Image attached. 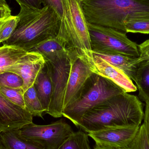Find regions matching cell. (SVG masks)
Masks as SVG:
<instances>
[{
  "label": "cell",
  "mask_w": 149,
  "mask_h": 149,
  "mask_svg": "<svg viewBox=\"0 0 149 149\" xmlns=\"http://www.w3.org/2000/svg\"><path fill=\"white\" fill-rule=\"evenodd\" d=\"M143 117V107L139 98L124 92L86 113L78 128L88 133L107 127H139Z\"/></svg>",
  "instance_id": "cell-1"
},
{
  "label": "cell",
  "mask_w": 149,
  "mask_h": 149,
  "mask_svg": "<svg viewBox=\"0 0 149 149\" xmlns=\"http://www.w3.org/2000/svg\"><path fill=\"white\" fill-rule=\"evenodd\" d=\"M20 7L16 27L3 45L19 47L28 52L37 45L58 36L61 21L52 9L48 6L40 9Z\"/></svg>",
  "instance_id": "cell-2"
},
{
  "label": "cell",
  "mask_w": 149,
  "mask_h": 149,
  "mask_svg": "<svg viewBox=\"0 0 149 149\" xmlns=\"http://www.w3.org/2000/svg\"><path fill=\"white\" fill-rule=\"evenodd\" d=\"M87 22L125 33L127 18L149 16V0H81Z\"/></svg>",
  "instance_id": "cell-3"
},
{
  "label": "cell",
  "mask_w": 149,
  "mask_h": 149,
  "mask_svg": "<svg viewBox=\"0 0 149 149\" xmlns=\"http://www.w3.org/2000/svg\"><path fill=\"white\" fill-rule=\"evenodd\" d=\"M81 0H64V15L58 36L66 43L70 53H73L92 65L93 54L88 22Z\"/></svg>",
  "instance_id": "cell-4"
},
{
  "label": "cell",
  "mask_w": 149,
  "mask_h": 149,
  "mask_svg": "<svg viewBox=\"0 0 149 149\" xmlns=\"http://www.w3.org/2000/svg\"><path fill=\"white\" fill-rule=\"evenodd\" d=\"M125 92L112 81L93 73L87 81L80 96L63 111V116L78 127L83 116L108 99Z\"/></svg>",
  "instance_id": "cell-5"
},
{
  "label": "cell",
  "mask_w": 149,
  "mask_h": 149,
  "mask_svg": "<svg viewBox=\"0 0 149 149\" xmlns=\"http://www.w3.org/2000/svg\"><path fill=\"white\" fill-rule=\"evenodd\" d=\"M91 49L94 53H113L138 58V45L126 34L107 27L88 23Z\"/></svg>",
  "instance_id": "cell-6"
},
{
  "label": "cell",
  "mask_w": 149,
  "mask_h": 149,
  "mask_svg": "<svg viewBox=\"0 0 149 149\" xmlns=\"http://www.w3.org/2000/svg\"><path fill=\"white\" fill-rule=\"evenodd\" d=\"M23 137L40 144L45 149H58L74 133L63 119L51 124L39 125L33 122L20 129Z\"/></svg>",
  "instance_id": "cell-7"
},
{
  "label": "cell",
  "mask_w": 149,
  "mask_h": 149,
  "mask_svg": "<svg viewBox=\"0 0 149 149\" xmlns=\"http://www.w3.org/2000/svg\"><path fill=\"white\" fill-rule=\"evenodd\" d=\"M70 54L53 62L45 61L49 65L52 83L51 99L45 114L54 118L63 116L64 98L70 70Z\"/></svg>",
  "instance_id": "cell-8"
},
{
  "label": "cell",
  "mask_w": 149,
  "mask_h": 149,
  "mask_svg": "<svg viewBox=\"0 0 149 149\" xmlns=\"http://www.w3.org/2000/svg\"><path fill=\"white\" fill-rule=\"evenodd\" d=\"M70 55V70L64 98L63 110L79 99L87 81L94 73L90 65L83 59L74 53Z\"/></svg>",
  "instance_id": "cell-9"
},
{
  "label": "cell",
  "mask_w": 149,
  "mask_h": 149,
  "mask_svg": "<svg viewBox=\"0 0 149 149\" xmlns=\"http://www.w3.org/2000/svg\"><path fill=\"white\" fill-rule=\"evenodd\" d=\"M139 127H107L88 133L100 147L112 148L129 147L138 133Z\"/></svg>",
  "instance_id": "cell-10"
},
{
  "label": "cell",
  "mask_w": 149,
  "mask_h": 149,
  "mask_svg": "<svg viewBox=\"0 0 149 149\" xmlns=\"http://www.w3.org/2000/svg\"><path fill=\"white\" fill-rule=\"evenodd\" d=\"M33 116L9 100L0 92V133L20 129L33 122Z\"/></svg>",
  "instance_id": "cell-11"
},
{
  "label": "cell",
  "mask_w": 149,
  "mask_h": 149,
  "mask_svg": "<svg viewBox=\"0 0 149 149\" xmlns=\"http://www.w3.org/2000/svg\"><path fill=\"white\" fill-rule=\"evenodd\" d=\"M45 63V60L42 55L37 52H29L18 63L8 69L7 72H13L22 77L23 81L22 89L24 93L33 86L38 73Z\"/></svg>",
  "instance_id": "cell-12"
},
{
  "label": "cell",
  "mask_w": 149,
  "mask_h": 149,
  "mask_svg": "<svg viewBox=\"0 0 149 149\" xmlns=\"http://www.w3.org/2000/svg\"><path fill=\"white\" fill-rule=\"evenodd\" d=\"M93 54V63L91 68L94 73L112 81L126 93L134 92L137 90V87L132 80L123 72L95 54Z\"/></svg>",
  "instance_id": "cell-13"
},
{
  "label": "cell",
  "mask_w": 149,
  "mask_h": 149,
  "mask_svg": "<svg viewBox=\"0 0 149 149\" xmlns=\"http://www.w3.org/2000/svg\"><path fill=\"white\" fill-rule=\"evenodd\" d=\"M29 52L41 54L47 62H53L70 53L66 43L58 35L37 45L28 52Z\"/></svg>",
  "instance_id": "cell-14"
},
{
  "label": "cell",
  "mask_w": 149,
  "mask_h": 149,
  "mask_svg": "<svg viewBox=\"0 0 149 149\" xmlns=\"http://www.w3.org/2000/svg\"><path fill=\"white\" fill-rule=\"evenodd\" d=\"M113 66L123 72L131 80L134 81L136 71L141 61L139 58H132L113 53H94Z\"/></svg>",
  "instance_id": "cell-15"
},
{
  "label": "cell",
  "mask_w": 149,
  "mask_h": 149,
  "mask_svg": "<svg viewBox=\"0 0 149 149\" xmlns=\"http://www.w3.org/2000/svg\"><path fill=\"white\" fill-rule=\"evenodd\" d=\"M38 96L45 110L49 109L52 94V83L49 69L45 62L43 68L38 73L33 84Z\"/></svg>",
  "instance_id": "cell-16"
},
{
  "label": "cell",
  "mask_w": 149,
  "mask_h": 149,
  "mask_svg": "<svg viewBox=\"0 0 149 149\" xmlns=\"http://www.w3.org/2000/svg\"><path fill=\"white\" fill-rule=\"evenodd\" d=\"M0 140L4 149H45L40 144L23 137L20 129L1 132Z\"/></svg>",
  "instance_id": "cell-17"
},
{
  "label": "cell",
  "mask_w": 149,
  "mask_h": 149,
  "mask_svg": "<svg viewBox=\"0 0 149 149\" xmlns=\"http://www.w3.org/2000/svg\"><path fill=\"white\" fill-rule=\"evenodd\" d=\"M27 52L25 50L16 46L3 45L0 47V74L7 72Z\"/></svg>",
  "instance_id": "cell-18"
},
{
  "label": "cell",
  "mask_w": 149,
  "mask_h": 149,
  "mask_svg": "<svg viewBox=\"0 0 149 149\" xmlns=\"http://www.w3.org/2000/svg\"><path fill=\"white\" fill-rule=\"evenodd\" d=\"M134 81L139 90V97L147 103L149 101V62L140 63Z\"/></svg>",
  "instance_id": "cell-19"
},
{
  "label": "cell",
  "mask_w": 149,
  "mask_h": 149,
  "mask_svg": "<svg viewBox=\"0 0 149 149\" xmlns=\"http://www.w3.org/2000/svg\"><path fill=\"white\" fill-rule=\"evenodd\" d=\"M23 96L25 109L33 116L43 118L45 111L38 96L34 86L27 89Z\"/></svg>",
  "instance_id": "cell-20"
},
{
  "label": "cell",
  "mask_w": 149,
  "mask_h": 149,
  "mask_svg": "<svg viewBox=\"0 0 149 149\" xmlns=\"http://www.w3.org/2000/svg\"><path fill=\"white\" fill-rule=\"evenodd\" d=\"M58 149H92L88 134L80 130L74 132Z\"/></svg>",
  "instance_id": "cell-21"
},
{
  "label": "cell",
  "mask_w": 149,
  "mask_h": 149,
  "mask_svg": "<svg viewBox=\"0 0 149 149\" xmlns=\"http://www.w3.org/2000/svg\"><path fill=\"white\" fill-rule=\"evenodd\" d=\"M126 33L149 34V16L127 18L124 24Z\"/></svg>",
  "instance_id": "cell-22"
},
{
  "label": "cell",
  "mask_w": 149,
  "mask_h": 149,
  "mask_svg": "<svg viewBox=\"0 0 149 149\" xmlns=\"http://www.w3.org/2000/svg\"><path fill=\"white\" fill-rule=\"evenodd\" d=\"M0 92L11 102L25 109L22 88H10L0 86Z\"/></svg>",
  "instance_id": "cell-23"
},
{
  "label": "cell",
  "mask_w": 149,
  "mask_h": 149,
  "mask_svg": "<svg viewBox=\"0 0 149 149\" xmlns=\"http://www.w3.org/2000/svg\"><path fill=\"white\" fill-rule=\"evenodd\" d=\"M18 17L11 15L3 21L0 25V43L8 40L16 27Z\"/></svg>",
  "instance_id": "cell-24"
},
{
  "label": "cell",
  "mask_w": 149,
  "mask_h": 149,
  "mask_svg": "<svg viewBox=\"0 0 149 149\" xmlns=\"http://www.w3.org/2000/svg\"><path fill=\"white\" fill-rule=\"evenodd\" d=\"M23 81L20 75L11 72L0 74V86L14 88H22Z\"/></svg>",
  "instance_id": "cell-25"
},
{
  "label": "cell",
  "mask_w": 149,
  "mask_h": 149,
  "mask_svg": "<svg viewBox=\"0 0 149 149\" xmlns=\"http://www.w3.org/2000/svg\"><path fill=\"white\" fill-rule=\"evenodd\" d=\"M129 147L131 149H149L148 141L143 124L140 126L137 134Z\"/></svg>",
  "instance_id": "cell-26"
},
{
  "label": "cell",
  "mask_w": 149,
  "mask_h": 149,
  "mask_svg": "<svg viewBox=\"0 0 149 149\" xmlns=\"http://www.w3.org/2000/svg\"><path fill=\"white\" fill-rule=\"evenodd\" d=\"M43 6L51 8L57 14L61 21L64 15V0H43Z\"/></svg>",
  "instance_id": "cell-27"
},
{
  "label": "cell",
  "mask_w": 149,
  "mask_h": 149,
  "mask_svg": "<svg viewBox=\"0 0 149 149\" xmlns=\"http://www.w3.org/2000/svg\"><path fill=\"white\" fill-rule=\"evenodd\" d=\"M20 7H25L35 9H40L42 8L43 0H16Z\"/></svg>",
  "instance_id": "cell-28"
},
{
  "label": "cell",
  "mask_w": 149,
  "mask_h": 149,
  "mask_svg": "<svg viewBox=\"0 0 149 149\" xmlns=\"http://www.w3.org/2000/svg\"><path fill=\"white\" fill-rule=\"evenodd\" d=\"M138 49L141 62H149V39L138 45Z\"/></svg>",
  "instance_id": "cell-29"
},
{
  "label": "cell",
  "mask_w": 149,
  "mask_h": 149,
  "mask_svg": "<svg viewBox=\"0 0 149 149\" xmlns=\"http://www.w3.org/2000/svg\"><path fill=\"white\" fill-rule=\"evenodd\" d=\"M144 122L143 125L146 130V134L149 144V101L146 103L145 113H144Z\"/></svg>",
  "instance_id": "cell-30"
},
{
  "label": "cell",
  "mask_w": 149,
  "mask_h": 149,
  "mask_svg": "<svg viewBox=\"0 0 149 149\" xmlns=\"http://www.w3.org/2000/svg\"><path fill=\"white\" fill-rule=\"evenodd\" d=\"M11 15L10 8L0 7V21H4Z\"/></svg>",
  "instance_id": "cell-31"
},
{
  "label": "cell",
  "mask_w": 149,
  "mask_h": 149,
  "mask_svg": "<svg viewBox=\"0 0 149 149\" xmlns=\"http://www.w3.org/2000/svg\"><path fill=\"white\" fill-rule=\"evenodd\" d=\"M93 149H131V148L130 147L125 148H104V147H100V146L95 144V146L94 147Z\"/></svg>",
  "instance_id": "cell-32"
},
{
  "label": "cell",
  "mask_w": 149,
  "mask_h": 149,
  "mask_svg": "<svg viewBox=\"0 0 149 149\" xmlns=\"http://www.w3.org/2000/svg\"><path fill=\"white\" fill-rule=\"evenodd\" d=\"M0 7L9 8L7 2L5 0H0Z\"/></svg>",
  "instance_id": "cell-33"
},
{
  "label": "cell",
  "mask_w": 149,
  "mask_h": 149,
  "mask_svg": "<svg viewBox=\"0 0 149 149\" xmlns=\"http://www.w3.org/2000/svg\"><path fill=\"white\" fill-rule=\"evenodd\" d=\"M0 149H4L3 146L2 144L1 140H0Z\"/></svg>",
  "instance_id": "cell-34"
},
{
  "label": "cell",
  "mask_w": 149,
  "mask_h": 149,
  "mask_svg": "<svg viewBox=\"0 0 149 149\" xmlns=\"http://www.w3.org/2000/svg\"><path fill=\"white\" fill-rule=\"evenodd\" d=\"M3 21H0V25H1V24L2 23V22Z\"/></svg>",
  "instance_id": "cell-35"
},
{
  "label": "cell",
  "mask_w": 149,
  "mask_h": 149,
  "mask_svg": "<svg viewBox=\"0 0 149 149\" xmlns=\"http://www.w3.org/2000/svg\"></svg>",
  "instance_id": "cell-36"
}]
</instances>
